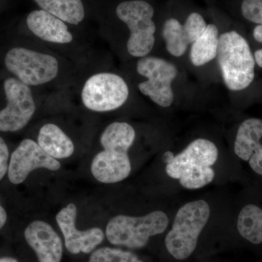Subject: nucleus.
<instances>
[{"mask_svg": "<svg viewBox=\"0 0 262 262\" xmlns=\"http://www.w3.org/2000/svg\"><path fill=\"white\" fill-rule=\"evenodd\" d=\"M163 37L165 41L167 51L175 57L182 56L187 51L188 46L190 44L184 26L175 18L168 19L165 22Z\"/></svg>", "mask_w": 262, "mask_h": 262, "instance_id": "obj_20", "label": "nucleus"}, {"mask_svg": "<svg viewBox=\"0 0 262 262\" xmlns=\"http://www.w3.org/2000/svg\"><path fill=\"white\" fill-rule=\"evenodd\" d=\"M253 37L258 42L262 43V25H258L253 30Z\"/></svg>", "mask_w": 262, "mask_h": 262, "instance_id": "obj_26", "label": "nucleus"}, {"mask_svg": "<svg viewBox=\"0 0 262 262\" xmlns=\"http://www.w3.org/2000/svg\"><path fill=\"white\" fill-rule=\"evenodd\" d=\"M218 156V149L212 141L196 139L182 152L174 155L167 163L165 171L185 189H201L213 182L215 172L211 166L216 163Z\"/></svg>", "mask_w": 262, "mask_h": 262, "instance_id": "obj_1", "label": "nucleus"}, {"mask_svg": "<svg viewBox=\"0 0 262 262\" xmlns=\"http://www.w3.org/2000/svg\"><path fill=\"white\" fill-rule=\"evenodd\" d=\"M154 13L151 5L141 0L123 2L117 7V17L130 30L127 50L131 56L143 58L153 49L156 31Z\"/></svg>", "mask_w": 262, "mask_h": 262, "instance_id": "obj_6", "label": "nucleus"}, {"mask_svg": "<svg viewBox=\"0 0 262 262\" xmlns=\"http://www.w3.org/2000/svg\"><path fill=\"white\" fill-rule=\"evenodd\" d=\"M27 25L34 35L45 42L64 45L73 40L65 22L43 10L31 12L27 18Z\"/></svg>", "mask_w": 262, "mask_h": 262, "instance_id": "obj_15", "label": "nucleus"}, {"mask_svg": "<svg viewBox=\"0 0 262 262\" xmlns=\"http://www.w3.org/2000/svg\"><path fill=\"white\" fill-rule=\"evenodd\" d=\"M137 72L147 80L139 84L141 94L148 96L162 107H169L173 102L171 83L177 77V67L158 57L145 56L137 63Z\"/></svg>", "mask_w": 262, "mask_h": 262, "instance_id": "obj_8", "label": "nucleus"}, {"mask_svg": "<svg viewBox=\"0 0 262 262\" xmlns=\"http://www.w3.org/2000/svg\"><path fill=\"white\" fill-rule=\"evenodd\" d=\"M219 30L214 24L207 25L206 30L192 43L190 60L193 65L201 67L214 59L219 47Z\"/></svg>", "mask_w": 262, "mask_h": 262, "instance_id": "obj_18", "label": "nucleus"}, {"mask_svg": "<svg viewBox=\"0 0 262 262\" xmlns=\"http://www.w3.org/2000/svg\"><path fill=\"white\" fill-rule=\"evenodd\" d=\"M173 157L174 155L173 154V152H171V151H167V152H165V155H164V160H165V163H169L170 160L173 159Z\"/></svg>", "mask_w": 262, "mask_h": 262, "instance_id": "obj_28", "label": "nucleus"}, {"mask_svg": "<svg viewBox=\"0 0 262 262\" xmlns=\"http://www.w3.org/2000/svg\"><path fill=\"white\" fill-rule=\"evenodd\" d=\"M6 105L0 110V132H17L27 125L36 111V104L29 86L15 77L3 82Z\"/></svg>", "mask_w": 262, "mask_h": 262, "instance_id": "obj_9", "label": "nucleus"}, {"mask_svg": "<svg viewBox=\"0 0 262 262\" xmlns=\"http://www.w3.org/2000/svg\"><path fill=\"white\" fill-rule=\"evenodd\" d=\"M37 168L56 171L61 168V164L46 154L35 141L30 139H24L10 158L8 179L12 184L18 185L27 179L31 172Z\"/></svg>", "mask_w": 262, "mask_h": 262, "instance_id": "obj_10", "label": "nucleus"}, {"mask_svg": "<svg viewBox=\"0 0 262 262\" xmlns=\"http://www.w3.org/2000/svg\"><path fill=\"white\" fill-rule=\"evenodd\" d=\"M7 220H8V215H7L6 211L0 203V230L6 224Z\"/></svg>", "mask_w": 262, "mask_h": 262, "instance_id": "obj_25", "label": "nucleus"}, {"mask_svg": "<svg viewBox=\"0 0 262 262\" xmlns=\"http://www.w3.org/2000/svg\"><path fill=\"white\" fill-rule=\"evenodd\" d=\"M87 262H144L135 253L120 248L102 247L95 249Z\"/></svg>", "mask_w": 262, "mask_h": 262, "instance_id": "obj_21", "label": "nucleus"}, {"mask_svg": "<svg viewBox=\"0 0 262 262\" xmlns=\"http://www.w3.org/2000/svg\"><path fill=\"white\" fill-rule=\"evenodd\" d=\"M9 149L3 138L0 136V181L8 171L9 167Z\"/></svg>", "mask_w": 262, "mask_h": 262, "instance_id": "obj_24", "label": "nucleus"}, {"mask_svg": "<svg viewBox=\"0 0 262 262\" xmlns=\"http://www.w3.org/2000/svg\"><path fill=\"white\" fill-rule=\"evenodd\" d=\"M77 213V206L70 203L56 215L57 224L64 238L65 248L74 255L91 253L103 242L104 233L98 227L79 230L76 227Z\"/></svg>", "mask_w": 262, "mask_h": 262, "instance_id": "obj_11", "label": "nucleus"}, {"mask_svg": "<svg viewBox=\"0 0 262 262\" xmlns=\"http://www.w3.org/2000/svg\"><path fill=\"white\" fill-rule=\"evenodd\" d=\"M241 11L249 21L262 25V0H244Z\"/></svg>", "mask_w": 262, "mask_h": 262, "instance_id": "obj_23", "label": "nucleus"}, {"mask_svg": "<svg viewBox=\"0 0 262 262\" xmlns=\"http://www.w3.org/2000/svg\"><path fill=\"white\" fill-rule=\"evenodd\" d=\"M210 214L209 205L203 200L189 202L179 208L165 241L167 250L173 258L184 260L192 254Z\"/></svg>", "mask_w": 262, "mask_h": 262, "instance_id": "obj_3", "label": "nucleus"}, {"mask_svg": "<svg viewBox=\"0 0 262 262\" xmlns=\"http://www.w3.org/2000/svg\"><path fill=\"white\" fill-rule=\"evenodd\" d=\"M254 59L256 64L262 68V49L258 50L255 52Z\"/></svg>", "mask_w": 262, "mask_h": 262, "instance_id": "obj_27", "label": "nucleus"}, {"mask_svg": "<svg viewBox=\"0 0 262 262\" xmlns=\"http://www.w3.org/2000/svg\"><path fill=\"white\" fill-rule=\"evenodd\" d=\"M41 9L72 25L84 20L85 12L82 0H34Z\"/></svg>", "mask_w": 262, "mask_h": 262, "instance_id": "obj_17", "label": "nucleus"}, {"mask_svg": "<svg viewBox=\"0 0 262 262\" xmlns=\"http://www.w3.org/2000/svg\"><path fill=\"white\" fill-rule=\"evenodd\" d=\"M101 146L103 149L94 157L91 163L94 178L103 184L125 180L131 172L128 150L111 144H101Z\"/></svg>", "mask_w": 262, "mask_h": 262, "instance_id": "obj_12", "label": "nucleus"}, {"mask_svg": "<svg viewBox=\"0 0 262 262\" xmlns=\"http://www.w3.org/2000/svg\"><path fill=\"white\" fill-rule=\"evenodd\" d=\"M37 143L46 154L56 160L70 158L75 151L72 139L53 123H47L41 127Z\"/></svg>", "mask_w": 262, "mask_h": 262, "instance_id": "obj_16", "label": "nucleus"}, {"mask_svg": "<svg viewBox=\"0 0 262 262\" xmlns=\"http://www.w3.org/2000/svg\"><path fill=\"white\" fill-rule=\"evenodd\" d=\"M24 238L39 262H61L63 241L47 222L34 221L24 230Z\"/></svg>", "mask_w": 262, "mask_h": 262, "instance_id": "obj_13", "label": "nucleus"}, {"mask_svg": "<svg viewBox=\"0 0 262 262\" xmlns=\"http://www.w3.org/2000/svg\"><path fill=\"white\" fill-rule=\"evenodd\" d=\"M262 120L250 118L241 124L237 130L234 151L258 175H262Z\"/></svg>", "mask_w": 262, "mask_h": 262, "instance_id": "obj_14", "label": "nucleus"}, {"mask_svg": "<svg viewBox=\"0 0 262 262\" xmlns=\"http://www.w3.org/2000/svg\"><path fill=\"white\" fill-rule=\"evenodd\" d=\"M216 57L227 89L243 91L252 83L254 57L247 41L238 33L232 31L220 36Z\"/></svg>", "mask_w": 262, "mask_h": 262, "instance_id": "obj_2", "label": "nucleus"}, {"mask_svg": "<svg viewBox=\"0 0 262 262\" xmlns=\"http://www.w3.org/2000/svg\"><path fill=\"white\" fill-rule=\"evenodd\" d=\"M168 223V215L162 211L139 217L118 215L108 222L105 234L114 246L140 249L145 247L150 237L163 233Z\"/></svg>", "mask_w": 262, "mask_h": 262, "instance_id": "obj_4", "label": "nucleus"}, {"mask_svg": "<svg viewBox=\"0 0 262 262\" xmlns=\"http://www.w3.org/2000/svg\"><path fill=\"white\" fill-rule=\"evenodd\" d=\"M128 96V86L125 81L120 76L110 72L90 77L81 93L84 106L96 113H106L121 107Z\"/></svg>", "mask_w": 262, "mask_h": 262, "instance_id": "obj_7", "label": "nucleus"}, {"mask_svg": "<svg viewBox=\"0 0 262 262\" xmlns=\"http://www.w3.org/2000/svg\"><path fill=\"white\" fill-rule=\"evenodd\" d=\"M0 262H19L16 258L11 256H3L0 257Z\"/></svg>", "mask_w": 262, "mask_h": 262, "instance_id": "obj_29", "label": "nucleus"}, {"mask_svg": "<svg viewBox=\"0 0 262 262\" xmlns=\"http://www.w3.org/2000/svg\"><path fill=\"white\" fill-rule=\"evenodd\" d=\"M3 61L13 77L29 87L48 83L59 72V63L54 56L20 46L10 48Z\"/></svg>", "mask_w": 262, "mask_h": 262, "instance_id": "obj_5", "label": "nucleus"}, {"mask_svg": "<svg viewBox=\"0 0 262 262\" xmlns=\"http://www.w3.org/2000/svg\"><path fill=\"white\" fill-rule=\"evenodd\" d=\"M183 26L190 44L194 42L204 32L207 27L204 19L196 13L189 15Z\"/></svg>", "mask_w": 262, "mask_h": 262, "instance_id": "obj_22", "label": "nucleus"}, {"mask_svg": "<svg viewBox=\"0 0 262 262\" xmlns=\"http://www.w3.org/2000/svg\"><path fill=\"white\" fill-rule=\"evenodd\" d=\"M239 234L250 243H262V209L254 204L246 205L239 212L237 219Z\"/></svg>", "mask_w": 262, "mask_h": 262, "instance_id": "obj_19", "label": "nucleus"}]
</instances>
